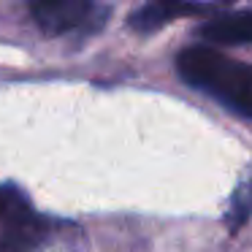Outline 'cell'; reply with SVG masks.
Returning a JSON list of instances; mask_svg holds the SVG:
<instances>
[{"label": "cell", "instance_id": "cell-6", "mask_svg": "<svg viewBox=\"0 0 252 252\" xmlns=\"http://www.w3.org/2000/svg\"><path fill=\"white\" fill-rule=\"evenodd\" d=\"M250 212H252V192L250 190H241L239 195H236V203H233V209H230V214H228V217H233L230 228H233V230L239 228V225L250 217Z\"/></svg>", "mask_w": 252, "mask_h": 252}, {"label": "cell", "instance_id": "cell-5", "mask_svg": "<svg viewBox=\"0 0 252 252\" xmlns=\"http://www.w3.org/2000/svg\"><path fill=\"white\" fill-rule=\"evenodd\" d=\"M0 222L11 225V230H25L35 222L28 195L17 185H0Z\"/></svg>", "mask_w": 252, "mask_h": 252}, {"label": "cell", "instance_id": "cell-1", "mask_svg": "<svg viewBox=\"0 0 252 252\" xmlns=\"http://www.w3.org/2000/svg\"><path fill=\"white\" fill-rule=\"evenodd\" d=\"M176 71L190 87L252 120V65L230 60L212 46H187L176 57Z\"/></svg>", "mask_w": 252, "mask_h": 252}, {"label": "cell", "instance_id": "cell-3", "mask_svg": "<svg viewBox=\"0 0 252 252\" xmlns=\"http://www.w3.org/2000/svg\"><path fill=\"white\" fill-rule=\"evenodd\" d=\"M198 38L209 44H252V11H233L206 19L198 28Z\"/></svg>", "mask_w": 252, "mask_h": 252}, {"label": "cell", "instance_id": "cell-4", "mask_svg": "<svg viewBox=\"0 0 252 252\" xmlns=\"http://www.w3.org/2000/svg\"><path fill=\"white\" fill-rule=\"evenodd\" d=\"M201 11H212V6H195V3H152V6H144L138 11H133L127 22L138 33H152V30L163 28L165 22H171L174 17L201 14Z\"/></svg>", "mask_w": 252, "mask_h": 252}, {"label": "cell", "instance_id": "cell-2", "mask_svg": "<svg viewBox=\"0 0 252 252\" xmlns=\"http://www.w3.org/2000/svg\"><path fill=\"white\" fill-rule=\"evenodd\" d=\"M30 14L44 33L60 35L73 30H95L109 17L106 6H95L90 0H38L30 6Z\"/></svg>", "mask_w": 252, "mask_h": 252}]
</instances>
